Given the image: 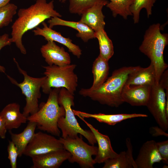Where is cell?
I'll return each instance as SVG.
<instances>
[{
    "label": "cell",
    "mask_w": 168,
    "mask_h": 168,
    "mask_svg": "<svg viewBox=\"0 0 168 168\" xmlns=\"http://www.w3.org/2000/svg\"><path fill=\"white\" fill-rule=\"evenodd\" d=\"M54 1L36 0L35 3L27 8L19 9L18 17L12 26V42L21 53L25 54L26 50L22 43V37L27 31L35 28L48 19L62 15L54 9Z\"/></svg>",
    "instance_id": "cell-1"
},
{
    "label": "cell",
    "mask_w": 168,
    "mask_h": 168,
    "mask_svg": "<svg viewBox=\"0 0 168 168\" xmlns=\"http://www.w3.org/2000/svg\"><path fill=\"white\" fill-rule=\"evenodd\" d=\"M138 67H124L115 69L98 88L94 90L81 88L79 93L101 104L118 107L124 103L122 93L128 75Z\"/></svg>",
    "instance_id": "cell-2"
},
{
    "label": "cell",
    "mask_w": 168,
    "mask_h": 168,
    "mask_svg": "<svg viewBox=\"0 0 168 168\" xmlns=\"http://www.w3.org/2000/svg\"><path fill=\"white\" fill-rule=\"evenodd\" d=\"M159 23L150 26L146 31L139 50L150 59L156 73V83H158L161 76L168 68L164 58V51L168 44V35L161 32Z\"/></svg>",
    "instance_id": "cell-3"
},
{
    "label": "cell",
    "mask_w": 168,
    "mask_h": 168,
    "mask_svg": "<svg viewBox=\"0 0 168 168\" xmlns=\"http://www.w3.org/2000/svg\"><path fill=\"white\" fill-rule=\"evenodd\" d=\"M60 90V88L52 89L46 102L41 104L39 110L27 117L29 121L36 123L38 129L58 137L61 133L58 125V120L65 115L63 107L58 103Z\"/></svg>",
    "instance_id": "cell-4"
},
{
    "label": "cell",
    "mask_w": 168,
    "mask_h": 168,
    "mask_svg": "<svg viewBox=\"0 0 168 168\" xmlns=\"http://www.w3.org/2000/svg\"><path fill=\"white\" fill-rule=\"evenodd\" d=\"M74 95L64 88L60 89L58 96V103L62 105L65 110V115L60 117L58 125L62 133V138H73L78 134L85 137L91 145L97 142L94 134L91 130H84L80 126L75 117L72 109L74 105Z\"/></svg>",
    "instance_id": "cell-5"
},
{
    "label": "cell",
    "mask_w": 168,
    "mask_h": 168,
    "mask_svg": "<svg viewBox=\"0 0 168 168\" xmlns=\"http://www.w3.org/2000/svg\"><path fill=\"white\" fill-rule=\"evenodd\" d=\"M76 67V64H71L43 66L46 77L41 86L43 92L49 94L53 88H64L74 95L78 86V77L74 72Z\"/></svg>",
    "instance_id": "cell-6"
},
{
    "label": "cell",
    "mask_w": 168,
    "mask_h": 168,
    "mask_svg": "<svg viewBox=\"0 0 168 168\" xmlns=\"http://www.w3.org/2000/svg\"><path fill=\"white\" fill-rule=\"evenodd\" d=\"M19 72L24 77L23 81L18 83L15 79L7 76L11 82L19 87L22 93L25 96L26 104L22 112L27 117L30 114L32 115L36 112L39 109L38 99L41 97L40 89L45 79V76L35 78L28 75L27 72L22 69L15 59Z\"/></svg>",
    "instance_id": "cell-7"
},
{
    "label": "cell",
    "mask_w": 168,
    "mask_h": 168,
    "mask_svg": "<svg viewBox=\"0 0 168 168\" xmlns=\"http://www.w3.org/2000/svg\"><path fill=\"white\" fill-rule=\"evenodd\" d=\"M64 148L68 151L71 156L68 160L71 163L76 162L82 167L92 168L96 164L93 156L97 154L98 148L94 145H89L83 140L82 135L73 138H59Z\"/></svg>",
    "instance_id": "cell-8"
},
{
    "label": "cell",
    "mask_w": 168,
    "mask_h": 168,
    "mask_svg": "<svg viewBox=\"0 0 168 168\" xmlns=\"http://www.w3.org/2000/svg\"><path fill=\"white\" fill-rule=\"evenodd\" d=\"M166 93L159 83L151 86L146 106L159 127L165 131L168 129V118L166 113Z\"/></svg>",
    "instance_id": "cell-9"
},
{
    "label": "cell",
    "mask_w": 168,
    "mask_h": 168,
    "mask_svg": "<svg viewBox=\"0 0 168 168\" xmlns=\"http://www.w3.org/2000/svg\"><path fill=\"white\" fill-rule=\"evenodd\" d=\"M64 149L59 139L41 132L35 133L23 155L30 157Z\"/></svg>",
    "instance_id": "cell-10"
},
{
    "label": "cell",
    "mask_w": 168,
    "mask_h": 168,
    "mask_svg": "<svg viewBox=\"0 0 168 168\" xmlns=\"http://www.w3.org/2000/svg\"><path fill=\"white\" fill-rule=\"evenodd\" d=\"M40 50L43 57L49 65L63 66L71 64L69 54L63 47L57 45L54 41H47Z\"/></svg>",
    "instance_id": "cell-11"
},
{
    "label": "cell",
    "mask_w": 168,
    "mask_h": 168,
    "mask_svg": "<svg viewBox=\"0 0 168 168\" xmlns=\"http://www.w3.org/2000/svg\"><path fill=\"white\" fill-rule=\"evenodd\" d=\"M88 127L96 138L98 147L97 154L94 159L95 163L104 162L107 160L116 157L118 154L113 150L109 137L100 133L84 118L77 116Z\"/></svg>",
    "instance_id": "cell-12"
},
{
    "label": "cell",
    "mask_w": 168,
    "mask_h": 168,
    "mask_svg": "<svg viewBox=\"0 0 168 168\" xmlns=\"http://www.w3.org/2000/svg\"><path fill=\"white\" fill-rule=\"evenodd\" d=\"M71 154L64 149L51 152L31 157L33 168H58Z\"/></svg>",
    "instance_id": "cell-13"
},
{
    "label": "cell",
    "mask_w": 168,
    "mask_h": 168,
    "mask_svg": "<svg viewBox=\"0 0 168 168\" xmlns=\"http://www.w3.org/2000/svg\"><path fill=\"white\" fill-rule=\"evenodd\" d=\"M42 23L43 28L37 27L33 30L35 35L42 36L47 41H52L59 43L67 47L69 52L73 55L78 58H80L82 51L79 46L73 44L70 38L63 37L60 33L49 27L44 21Z\"/></svg>",
    "instance_id": "cell-14"
},
{
    "label": "cell",
    "mask_w": 168,
    "mask_h": 168,
    "mask_svg": "<svg viewBox=\"0 0 168 168\" xmlns=\"http://www.w3.org/2000/svg\"><path fill=\"white\" fill-rule=\"evenodd\" d=\"M151 86L149 85L124 86L121 95L123 101L133 106H146Z\"/></svg>",
    "instance_id": "cell-15"
},
{
    "label": "cell",
    "mask_w": 168,
    "mask_h": 168,
    "mask_svg": "<svg viewBox=\"0 0 168 168\" xmlns=\"http://www.w3.org/2000/svg\"><path fill=\"white\" fill-rule=\"evenodd\" d=\"M161 161L156 142L151 140L143 144L135 161L137 168H152L155 163L160 162Z\"/></svg>",
    "instance_id": "cell-16"
},
{
    "label": "cell",
    "mask_w": 168,
    "mask_h": 168,
    "mask_svg": "<svg viewBox=\"0 0 168 168\" xmlns=\"http://www.w3.org/2000/svg\"><path fill=\"white\" fill-rule=\"evenodd\" d=\"M107 0H101L88 9L81 15L80 21L86 24L96 32L104 29L105 17L102 9L108 3Z\"/></svg>",
    "instance_id": "cell-17"
},
{
    "label": "cell",
    "mask_w": 168,
    "mask_h": 168,
    "mask_svg": "<svg viewBox=\"0 0 168 168\" xmlns=\"http://www.w3.org/2000/svg\"><path fill=\"white\" fill-rule=\"evenodd\" d=\"M0 117L3 120L7 130L19 128L27 121V117L20 111V106L16 103L9 104L0 112Z\"/></svg>",
    "instance_id": "cell-18"
},
{
    "label": "cell",
    "mask_w": 168,
    "mask_h": 168,
    "mask_svg": "<svg viewBox=\"0 0 168 168\" xmlns=\"http://www.w3.org/2000/svg\"><path fill=\"white\" fill-rule=\"evenodd\" d=\"M156 82V73L153 65L151 63L147 68L140 66L130 73L124 86H133L142 85L152 86Z\"/></svg>",
    "instance_id": "cell-19"
},
{
    "label": "cell",
    "mask_w": 168,
    "mask_h": 168,
    "mask_svg": "<svg viewBox=\"0 0 168 168\" xmlns=\"http://www.w3.org/2000/svg\"><path fill=\"white\" fill-rule=\"evenodd\" d=\"M75 115L80 116L83 118H93L100 123H103L110 125H114L116 124L128 119L137 117H146L148 115L141 114H90L80 111L73 110Z\"/></svg>",
    "instance_id": "cell-20"
},
{
    "label": "cell",
    "mask_w": 168,
    "mask_h": 168,
    "mask_svg": "<svg viewBox=\"0 0 168 168\" xmlns=\"http://www.w3.org/2000/svg\"><path fill=\"white\" fill-rule=\"evenodd\" d=\"M49 27L52 28L56 26H68L73 28L78 32L76 36L80 38L84 42H86L91 39L95 38V31L85 24L80 21H66L59 17H52L48 21Z\"/></svg>",
    "instance_id": "cell-21"
},
{
    "label": "cell",
    "mask_w": 168,
    "mask_h": 168,
    "mask_svg": "<svg viewBox=\"0 0 168 168\" xmlns=\"http://www.w3.org/2000/svg\"><path fill=\"white\" fill-rule=\"evenodd\" d=\"M126 151L121 152L115 157L106 160L103 168H137L133 157V147L130 138H126Z\"/></svg>",
    "instance_id": "cell-22"
},
{
    "label": "cell",
    "mask_w": 168,
    "mask_h": 168,
    "mask_svg": "<svg viewBox=\"0 0 168 168\" xmlns=\"http://www.w3.org/2000/svg\"><path fill=\"white\" fill-rule=\"evenodd\" d=\"M36 127V123L29 121L26 127L20 133H13L10 130L11 141L17 148L19 157H21L23 155L26 148L35 133Z\"/></svg>",
    "instance_id": "cell-23"
},
{
    "label": "cell",
    "mask_w": 168,
    "mask_h": 168,
    "mask_svg": "<svg viewBox=\"0 0 168 168\" xmlns=\"http://www.w3.org/2000/svg\"><path fill=\"white\" fill-rule=\"evenodd\" d=\"M108 62L99 55L94 61L92 70L93 81L92 85L89 88L90 89L98 88L107 79L109 71Z\"/></svg>",
    "instance_id": "cell-24"
},
{
    "label": "cell",
    "mask_w": 168,
    "mask_h": 168,
    "mask_svg": "<svg viewBox=\"0 0 168 168\" xmlns=\"http://www.w3.org/2000/svg\"><path fill=\"white\" fill-rule=\"evenodd\" d=\"M95 32V38L98 39L99 43V55L108 61L114 54L112 42L109 38L104 29H99Z\"/></svg>",
    "instance_id": "cell-25"
},
{
    "label": "cell",
    "mask_w": 168,
    "mask_h": 168,
    "mask_svg": "<svg viewBox=\"0 0 168 168\" xmlns=\"http://www.w3.org/2000/svg\"><path fill=\"white\" fill-rule=\"evenodd\" d=\"M110 0V2L106 6L110 10L114 17L119 15L126 19L128 16L132 15L130 7L134 0Z\"/></svg>",
    "instance_id": "cell-26"
},
{
    "label": "cell",
    "mask_w": 168,
    "mask_h": 168,
    "mask_svg": "<svg viewBox=\"0 0 168 168\" xmlns=\"http://www.w3.org/2000/svg\"><path fill=\"white\" fill-rule=\"evenodd\" d=\"M156 0H134L130 6V9L135 24L139 21L141 10L145 8L146 10L147 16L149 17L152 14V8Z\"/></svg>",
    "instance_id": "cell-27"
},
{
    "label": "cell",
    "mask_w": 168,
    "mask_h": 168,
    "mask_svg": "<svg viewBox=\"0 0 168 168\" xmlns=\"http://www.w3.org/2000/svg\"><path fill=\"white\" fill-rule=\"evenodd\" d=\"M101 0H69V10L72 14L82 15Z\"/></svg>",
    "instance_id": "cell-28"
},
{
    "label": "cell",
    "mask_w": 168,
    "mask_h": 168,
    "mask_svg": "<svg viewBox=\"0 0 168 168\" xmlns=\"http://www.w3.org/2000/svg\"><path fill=\"white\" fill-rule=\"evenodd\" d=\"M17 9L16 5L9 3L0 7V29L8 26L12 21Z\"/></svg>",
    "instance_id": "cell-29"
},
{
    "label": "cell",
    "mask_w": 168,
    "mask_h": 168,
    "mask_svg": "<svg viewBox=\"0 0 168 168\" xmlns=\"http://www.w3.org/2000/svg\"><path fill=\"white\" fill-rule=\"evenodd\" d=\"M8 159L12 168H17V159L19 154L17 148L12 141H9L7 147Z\"/></svg>",
    "instance_id": "cell-30"
},
{
    "label": "cell",
    "mask_w": 168,
    "mask_h": 168,
    "mask_svg": "<svg viewBox=\"0 0 168 168\" xmlns=\"http://www.w3.org/2000/svg\"><path fill=\"white\" fill-rule=\"evenodd\" d=\"M158 152L165 163L168 164V140L156 142Z\"/></svg>",
    "instance_id": "cell-31"
},
{
    "label": "cell",
    "mask_w": 168,
    "mask_h": 168,
    "mask_svg": "<svg viewBox=\"0 0 168 168\" xmlns=\"http://www.w3.org/2000/svg\"><path fill=\"white\" fill-rule=\"evenodd\" d=\"M12 43L11 38L9 37L8 34L5 33L0 36V51L2 48L11 45ZM5 71V68L0 65V72L4 73Z\"/></svg>",
    "instance_id": "cell-32"
},
{
    "label": "cell",
    "mask_w": 168,
    "mask_h": 168,
    "mask_svg": "<svg viewBox=\"0 0 168 168\" xmlns=\"http://www.w3.org/2000/svg\"><path fill=\"white\" fill-rule=\"evenodd\" d=\"M160 127L153 126L151 127L149 129V132L152 135L156 137L164 136L166 137H168V134Z\"/></svg>",
    "instance_id": "cell-33"
},
{
    "label": "cell",
    "mask_w": 168,
    "mask_h": 168,
    "mask_svg": "<svg viewBox=\"0 0 168 168\" xmlns=\"http://www.w3.org/2000/svg\"><path fill=\"white\" fill-rule=\"evenodd\" d=\"M164 89H168V72L166 70L161 75L159 82Z\"/></svg>",
    "instance_id": "cell-34"
},
{
    "label": "cell",
    "mask_w": 168,
    "mask_h": 168,
    "mask_svg": "<svg viewBox=\"0 0 168 168\" xmlns=\"http://www.w3.org/2000/svg\"><path fill=\"white\" fill-rule=\"evenodd\" d=\"M7 130L4 122L0 117V137L1 138L4 139L5 138Z\"/></svg>",
    "instance_id": "cell-35"
},
{
    "label": "cell",
    "mask_w": 168,
    "mask_h": 168,
    "mask_svg": "<svg viewBox=\"0 0 168 168\" xmlns=\"http://www.w3.org/2000/svg\"><path fill=\"white\" fill-rule=\"evenodd\" d=\"M10 1V0H0V7L9 3Z\"/></svg>",
    "instance_id": "cell-36"
},
{
    "label": "cell",
    "mask_w": 168,
    "mask_h": 168,
    "mask_svg": "<svg viewBox=\"0 0 168 168\" xmlns=\"http://www.w3.org/2000/svg\"><path fill=\"white\" fill-rule=\"evenodd\" d=\"M66 0H59V1L62 3H64L65 2Z\"/></svg>",
    "instance_id": "cell-37"
}]
</instances>
